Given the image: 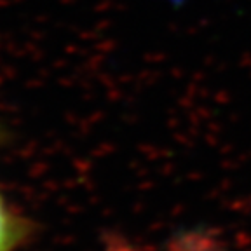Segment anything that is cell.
Masks as SVG:
<instances>
[{
	"label": "cell",
	"mask_w": 251,
	"mask_h": 251,
	"mask_svg": "<svg viewBox=\"0 0 251 251\" xmlns=\"http://www.w3.org/2000/svg\"><path fill=\"white\" fill-rule=\"evenodd\" d=\"M28 237V222L0 190V251H18Z\"/></svg>",
	"instance_id": "obj_1"
}]
</instances>
